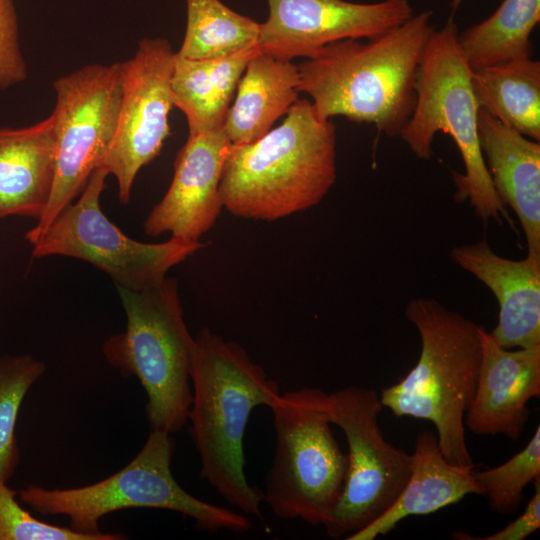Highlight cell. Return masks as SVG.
I'll use <instances>...</instances> for the list:
<instances>
[{
  "label": "cell",
  "instance_id": "9a60e30c",
  "mask_svg": "<svg viewBox=\"0 0 540 540\" xmlns=\"http://www.w3.org/2000/svg\"><path fill=\"white\" fill-rule=\"evenodd\" d=\"M479 334L481 362L465 425L477 435L517 440L530 416L528 403L540 396V345L511 350L481 325Z\"/></svg>",
  "mask_w": 540,
  "mask_h": 540
},
{
  "label": "cell",
  "instance_id": "4316f807",
  "mask_svg": "<svg viewBox=\"0 0 540 540\" xmlns=\"http://www.w3.org/2000/svg\"><path fill=\"white\" fill-rule=\"evenodd\" d=\"M0 540H97L70 527L33 517L17 501V492L0 480Z\"/></svg>",
  "mask_w": 540,
  "mask_h": 540
},
{
  "label": "cell",
  "instance_id": "ac0fdd59",
  "mask_svg": "<svg viewBox=\"0 0 540 540\" xmlns=\"http://www.w3.org/2000/svg\"><path fill=\"white\" fill-rule=\"evenodd\" d=\"M411 454L410 476L393 505L346 540H373L391 532L407 517L435 513L470 494L482 495L474 469L451 464L439 447L436 433L420 431Z\"/></svg>",
  "mask_w": 540,
  "mask_h": 540
},
{
  "label": "cell",
  "instance_id": "ba28073f",
  "mask_svg": "<svg viewBox=\"0 0 540 540\" xmlns=\"http://www.w3.org/2000/svg\"><path fill=\"white\" fill-rule=\"evenodd\" d=\"M324 396L304 387L280 393L269 407L275 452L263 495L280 519L324 526L341 495L348 456L332 432Z\"/></svg>",
  "mask_w": 540,
  "mask_h": 540
},
{
  "label": "cell",
  "instance_id": "f546056e",
  "mask_svg": "<svg viewBox=\"0 0 540 540\" xmlns=\"http://www.w3.org/2000/svg\"><path fill=\"white\" fill-rule=\"evenodd\" d=\"M464 0H452L451 7L456 10Z\"/></svg>",
  "mask_w": 540,
  "mask_h": 540
},
{
  "label": "cell",
  "instance_id": "3957f363",
  "mask_svg": "<svg viewBox=\"0 0 540 540\" xmlns=\"http://www.w3.org/2000/svg\"><path fill=\"white\" fill-rule=\"evenodd\" d=\"M336 127L308 99H298L282 124L253 143L230 144L219 195L244 219L274 221L321 202L336 181Z\"/></svg>",
  "mask_w": 540,
  "mask_h": 540
},
{
  "label": "cell",
  "instance_id": "30bf717a",
  "mask_svg": "<svg viewBox=\"0 0 540 540\" xmlns=\"http://www.w3.org/2000/svg\"><path fill=\"white\" fill-rule=\"evenodd\" d=\"M324 408L348 444L344 486L324 525L330 538L339 539L363 529L393 505L410 476L412 454L385 439L379 424L384 407L373 389L347 386L325 392Z\"/></svg>",
  "mask_w": 540,
  "mask_h": 540
},
{
  "label": "cell",
  "instance_id": "484cf974",
  "mask_svg": "<svg viewBox=\"0 0 540 540\" xmlns=\"http://www.w3.org/2000/svg\"><path fill=\"white\" fill-rule=\"evenodd\" d=\"M473 476L491 511L515 513L523 501L525 487L540 477V426L521 451L496 467L473 470Z\"/></svg>",
  "mask_w": 540,
  "mask_h": 540
},
{
  "label": "cell",
  "instance_id": "f1b7e54d",
  "mask_svg": "<svg viewBox=\"0 0 540 540\" xmlns=\"http://www.w3.org/2000/svg\"><path fill=\"white\" fill-rule=\"evenodd\" d=\"M534 494L522 514L499 531L482 537L465 532L454 533L455 539L461 540H523L540 528V477L532 482Z\"/></svg>",
  "mask_w": 540,
  "mask_h": 540
},
{
  "label": "cell",
  "instance_id": "ffe728a7",
  "mask_svg": "<svg viewBox=\"0 0 540 540\" xmlns=\"http://www.w3.org/2000/svg\"><path fill=\"white\" fill-rule=\"evenodd\" d=\"M299 68L290 60L260 52L249 60L223 125L235 145L257 141L299 99Z\"/></svg>",
  "mask_w": 540,
  "mask_h": 540
},
{
  "label": "cell",
  "instance_id": "6da1fadb",
  "mask_svg": "<svg viewBox=\"0 0 540 540\" xmlns=\"http://www.w3.org/2000/svg\"><path fill=\"white\" fill-rule=\"evenodd\" d=\"M432 16L421 11L374 38L324 46L298 65L299 91L321 119L342 116L399 136L416 103L419 67L436 29Z\"/></svg>",
  "mask_w": 540,
  "mask_h": 540
},
{
  "label": "cell",
  "instance_id": "cb8c5ba5",
  "mask_svg": "<svg viewBox=\"0 0 540 540\" xmlns=\"http://www.w3.org/2000/svg\"><path fill=\"white\" fill-rule=\"evenodd\" d=\"M186 31L176 54L192 60L227 57L257 46L260 23L221 0H186Z\"/></svg>",
  "mask_w": 540,
  "mask_h": 540
},
{
  "label": "cell",
  "instance_id": "5bb4252c",
  "mask_svg": "<svg viewBox=\"0 0 540 540\" xmlns=\"http://www.w3.org/2000/svg\"><path fill=\"white\" fill-rule=\"evenodd\" d=\"M231 143L222 129L188 135L174 162V175L164 197L144 222L147 235L199 241L223 208L219 183Z\"/></svg>",
  "mask_w": 540,
  "mask_h": 540
},
{
  "label": "cell",
  "instance_id": "7a4b0ae2",
  "mask_svg": "<svg viewBox=\"0 0 540 540\" xmlns=\"http://www.w3.org/2000/svg\"><path fill=\"white\" fill-rule=\"evenodd\" d=\"M194 338L187 421L200 476L228 504L261 517L264 495L246 478L243 441L252 411L270 407L281 393L279 385L239 344L208 328Z\"/></svg>",
  "mask_w": 540,
  "mask_h": 540
},
{
  "label": "cell",
  "instance_id": "4fadbf2b",
  "mask_svg": "<svg viewBox=\"0 0 540 540\" xmlns=\"http://www.w3.org/2000/svg\"><path fill=\"white\" fill-rule=\"evenodd\" d=\"M257 47L275 58H310L345 39H370L414 15L409 0L356 3L346 0H266Z\"/></svg>",
  "mask_w": 540,
  "mask_h": 540
},
{
  "label": "cell",
  "instance_id": "2e32d148",
  "mask_svg": "<svg viewBox=\"0 0 540 540\" xmlns=\"http://www.w3.org/2000/svg\"><path fill=\"white\" fill-rule=\"evenodd\" d=\"M450 258L496 297L499 319L490 333L502 347L540 345V254L508 259L496 254L483 239L455 246Z\"/></svg>",
  "mask_w": 540,
  "mask_h": 540
},
{
  "label": "cell",
  "instance_id": "d6986e66",
  "mask_svg": "<svg viewBox=\"0 0 540 540\" xmlns=\"http://www.w3.org/2000/svg\"><path fill=\"white\" fill-rule=\"evenodd\" d=\"M55 166L51 116L24 128H0V218L38 219L51 196Z\"/></svg>",
  "mask_w": 540,
  "mask_h": 540
},
{
  "label": "cell",
  "instance_id": "277c9868",
  "mask_svg": "<svg viewBox=\"0 0 540 540\" xmlns=\"http://www.w3.org/2000/svg\"><path fill=\"white\" fill-rule=\"evenodd\" d=\"M405 316L418 330L421 351L414 367L379 395L394 416L432 422L439 447L453 465L474 469L465 436L481 362L480 325L433 298H415Z\"/></svg>",
  "mask_w": 540,
  "mask_h": 540
},
{
  "label": "cell",
  "instance_id": "7402d4cb",
  "mask_svg": "<svg viewBox=\"0 0 540 540\" xmlns=\"http://www.w3.org/2000/svg\"><path fill=\"white\" fill-rule=\"evenodd\" d=\"M479 108L520 134L540 141V62L531 57L472 71Z\"/></svg>",
  "mask_w": 540,
  "mask_h": 540
},
{
  "label": "cell",
  "instance_id": "8992f818",
  "mask_svg": "<svg viewBox=\"0 0 540 540\" xmlns=\"http://www.w3.org/2000/svg\"><path fill=\"white\" fill-rule=\"evenodd\" d=\"M458 27L449 17L432 33L416 82V103L399 137L419 159L433 155L439 132L455 142L464 164V173H454L458 202L469 200L484 223L490 219L509 220L504 203L494 189L480 148L479 105L471 83L472 70L458 42Z\"/></svg>",
  "mask_w": 540,
  "mask_h": 540
},
{
  "label": "cell",
  "instance_id": "7c38bea8",
  "mask_svg": "<svg viewBox=\"0 0 540 540\" xmlns=\"http://www.w3.org/2000/svg\"><path fill=\"white\" fill-rule=\"evenodd\" d=\"M174 57L166 39L144 38L134 56L120 62L122 94L117 126L101 166L116 178L123 204L130 200L138 172L159 155L170 135Z\"/></svg>",
  "mask_w": 540,
  "mask_h": 540
},
{
  "label": "cell",
  "instance_id": "5b68a950",
  "mask_svg": "<svg viewBox=\"0 0 540 540\" xmlns=\"http://www.w3.org/2000/svg\"><path fill=\"white\" fill-rule=\"evenodd\" d=\"M172 434L151 430L138 454L121 470L96 483L75 488L47 489L29 485L20 500L42 515H64L69 527L97 540H122L121 533H103L99 521L107 514L129 508L163 509L190 517L205 532L242 534L252 528L247 515L203 501L182 488L174 478Z\"/></svg>",
  "mask_w": 540,
  "mask_h": 540
},
{
  "label": "cell",
  "instance_id": "e0dca14e",
  "mask_svg": "<svg viewBox=\"0 0 540 540\" xmlns=\"http://www.w3.org/2000/svg\"><path fill=\"white\" fill-rule=\"evenodd\" d=\"M478 135L495 191L517 215L528 253L540 254V141L520 134L482 109Z\"/></svg>",
  "mask_w": 540,
  "mask_h": 540
},
{
  "label": "cell",
  "instance_id": "52a82bcc",
  "mask_svg": "<svg viewBox=\"0 0 540 540\" xmlns=\"http://www.w3.org/2000/svg\"><path fill=\"white\" fill-rule=\"evenodd\" d=\"M117 289L126 328L104 342L103 354L124 377L139 380L147 395L150 429L174 434L187 423L195 342L184 320L177 280L166 277L139 291Z\"/></svg>",
  "mask_w": 540,
  "mask_h": 540
},
{
  "label": "cell",
  "instance_id": "9c48e42d",
  "mask_svg": "<svg viewBox=\"0 0 540 540\" xmlns=\"http://www.w3.org/2000/svg\"><path fill=\"white\" fill-rule=\"evenodd\" d=\"M56 143L49 202L25 239L32 245L82 192L112 143L122 94L120 63L90 64L53 82Z\"/></svg>",
  "mask_w": 540,
  "mask_h": 540
},
{
  "label": "cell",
  "instance_id": "83f0119b",
  "mask_svg": "<svg viewBox=\"0 0 540 540\" xmlns=\"http://www.w3.org/2000/svg\"><path fill=\"white\" fill-rule=\"evenodd\" d=\"M27 78V67L19 46L18 16L13 0H0V89Z\"/></svg>",
  "mask_w": 540,
  "mask_h": 540
},
{
  "label": "cell",
  "instance_id": "8fae6325",
  "mask_svg": "<svg viewBox=\"0 0 540 540\" xmlns=\"http://www.w3.org/2000/svg\"><path fill=\"white\" fill-rule=\"evenodd\" d=\"M108 175L102 166L94 170L78 200L32 244V256L59 255L86 261L109 275L116 287L139 291L155 286L169 269L204 245L176 237L144 243L125 235L100 207Z\"/></svg>",
  "mask_w": 540,
  "mask_h": 540
},
{
  "label": "cell",
  "instance_id": "d4e9b609",
  "mask_svg": "<svg viewBox=\"0 0 540 540\" xmlns=\"http://www.w3.org/2000/svg\"><path fill=\"white\" fill-rule=\"evenodd\" d=\"M46 370L28 354L0 357V480L8 482L19 461L15 426L22 402Z\"/></svg>",
  "mask_w": 540,
  "mask_h": 540
},
{
  "label": "cell",
  "instance_id": "603a6c76",
  "mask_svg": "<svg viewBox=\"0 0 540 540\" xmlns=\"http://www.w3.org/2000/svg\"><path fill=\"white\" fill-rule=\"evenodd\" d=\"M540 22V0H503L482 22L458 34L472 71L532 56L531 35Z\"/></svg>",
  "mask_w": 540,
  "mask_h": 540
},
{
  "label": "cell",
  "instance_id": "44dd1931",
  "mask_svg": "<svg viewBox=\"0 0 540 540\" xmlns=\"http://www.w3.org/2000/svg\"><path fill=\"white\" fill-rule=\"evenodd\" d=\"M257 51L254 46L209 60L186 59L175 52L172 100L186 117L189 135L223 128L240 78Z\"/></svg>",
  "mask_w": 540,
  "mask_h": 540
}]
</instances>
